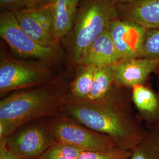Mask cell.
I'll return each instance as SVG.
<instances>
[{"instance_id":"cell-1","label":"cell","mask_w":159,"mask_h":159,"mask_svg":"<svg viewBox=\"0 0 159 159\" xmlns=\"http://www.w3.org/2000/svg\"><path fill=\"white\" fill-rule=\"evenodd\" d=\"M132 103L131 89L116 85L100 100L72 98L64 107L69 116L86 127L110 137L117 148L132 151L148 132L134 113Z\"/></svg>"},{"instance_id":"cell-18","label":"cell","mask_w":159,"mask_h":159,"mask_svg":"<svg viewBox=\"0 0 159 159\" xmlns=\"http://www.w3.org/2000/svg\"><path fill=\"white\" fill-rule=\"evenodd\" d=\"M82 150L61 143H56L37 159H77Z\"/></svg>"},{"instance_id":"cell-11","label":"cell","mask_w":159,"mask_h":159,"mask_svg":"<svg viewBox=\"0 0 159 159\" xmlns=\"http://www.w3.org/2000/svg\"><path fill=\"white\" fill-rule=\"evenodd\" d=\"M133 104L137 117L148 130L159 129V94L146 84L136 85L131 89Z\"/></svg>"},{"instance_id":"cell-7","label":"cell","mask_w":159,"mask_h":159,"mask_svg":"<svg viewBox=\"0 0 159 159\" xmlns=\"http://www.w3.org/2000/svg\"><path fill=\"white\" fill-rule=\"evenodd\" d=\"M23 30L35 42L41 46L55 48L51 8L48 4L35 8L18 9L12 11Z\"/></svg>"},{"instance_id":"cell-8","label":"cell","mask_w":159,"mask_h":159,"mask_svg":"<svg viewBox=\"0 0 159 159\" xmlns=\"http://www.w3.org/2000/svg\"><path fill=\"white\" fill-rule=\"evenodd\" d=\"M7 149L23 159H37L56 142L51 131L41 127H32L4 140Z\"/></svg>"},{"instance_id":"cell-3","label":"cell","mask_w":159,"mask_h":159,"mask_svg":"<svg viewBox=\"0 0 159 159\" xmlns=\"http://www.w3.org/2000/svg\"><path fill=\"white\" fill-rule=\"evenodd\" d=\"M119 18L117 4L113 0H89L77 11L73 30V57L79 64L93 41Z\"/></svg>"},{"instance_id":"cell-20","label":"cell","mask_w":159,"mask_h":159,"mask_svg":"<svg viewBox=\"0 0 159 159\" xmlns=\"http://www.w3.org/2000/svg\"><path fill=\"white\" fill-rule=\"evenodd\" d=\"M142 57L154 59L159 63V30H148L143 47Z\"/></svg>"},{"instance_id":"cell-6","label":"cell","mask_w":159,"mask_h":159,"mask_svg":"<svg viewBox=\"0 0 159 159\" xmlns=\"http://www.w3.org/2000/svg\"><path fill=\"white\" fill-rule=\"evenodd\" d=\"M48 78V71L39 66L14 60L2 61L0 66L1 94L42 85Z\"/></svg>"},{"instance_id":"cell-12","label":"cell","mask_w":159,"mask_h":159,"mask_svg":"<svg viewBox=\"0 0 159 159\" xmlns=\"http://www.w3.org/2000/svg\"><path fill=\"white\" fill-rule=\"evenodd\" d=\"M121 60L108 28L98 36L84 54L79 64L83 67H100Z\"/></svg>"},{"instance_id":"cell-15","label":"cell","mask_w":159,"mask_h":159,"mask_svg":"<svg viewBox=\"0 0 159 159\" xmlns=\"http://www.w3.org/2000/svg\"><path fill=\"white\" fill-rule=\"evenodd\" d=\"M115 85L111 65L97 67L91 92L85 100L94 101L103 98L108 95Z\"/></svg>"},{"instance_id":"cell-21","label":"cell","mask_w":159,"mask_h":159,"mask_svg":"<svg viewBox=\"0 0 159 159\" xmlns=\"http://www.w3.org/2000/svg\"><path fill=\"white\" fill-rule=\"evenodd\" d=\"M48 0H0L1 8H6L13 11L18 9L35 8L44 6Z\"/></svg>"},{"instance_id":"cell-24","label":"cell","mask_w":159,"mask_h":159,"mask_svg":"<svg viewBox=\"0 0 159 159\" xmlns=\"http://www.w3.org/2000/svg\"><path fill=\"white\" fill-rule=\"evenodd\" d=\"M157 86H158V93L159 94V78H158V80H157Z\"/></svg>"},{"instance_id":"cell-9","label":"cell","mask_w":159,"mask_h":159,"mask_svg":"<svg viewBox=\"0 0 159 159\" xmlns=\"http://www.w3.org/2000/svg\"><path fill=\"white\" fill-rule=\"evenodd\" d=\"M121 60L142 57L148 30L133 21L117 18L107 27Z\"/></svg>"},{"instance_id":"cell-19","label":"cell","mask_w":159,"mask_h":159,"mask_svg":"<svg viewBox=\"0 0 159 159\" xmlns=\"http://www.w3.org/2000/svg\"><path fill=\"white\" fill-rule=\"evenodd\" d=\"M132 151L116 148L106 151H83L77 159H130Z\"/></svg>"},{"instance_id":"cell-17","label":"cell","mask_w":159,"mask_h":159,"mask_svg":"<svg viewBox=\"0 0 159 159\" xmlns=\"http://www.w3.org/2000/svg\"><path fill=\"white\" fill-rule=\"evenodd\" d=\"M96 67H84L71 85L73 98L85 100L89 96L92 89Z\"/></svg>"},{"instance_id":"cell-16","label":"cell","mask_w":159,"mask_h":159,"mask_svg":"<svg viewBox=\"0 0 159 159\" xmlns=\"http://www.w3.org/2000/svg\"><path fill=\"white\" fill-rule=\"evenodd\" d=\"M130 159H159V129L148 130L142 141L132 150Z\"/></svg>"},{"instance_id":"cell-4","label":"cell","mask_w":159,"mask_h":159,"mask_svg":"<svg viewBox=\"0 0 159 159\" xmlns=\"http://www.w3.org/2000/svg\"><path fill=\"white\" fill-rule=\"evenodd\" d=\"M50 130L56 142L66 144L83 151H106L117 148L108 136L66 118L57 120Z\"/></svg>"},{"instance_id":"cell-2","label":"cell","mask_w":159,"mask_h":159,"mask_svg":"<svg viewBox=\"0 0 159 159\" xmlns=\"http://www.w3.org/2000/svg\"><path fill=\"white\" fill-rule=\"evenodd\" d=\"M68 100L64 85L57 84H44L6 97L0 102V136L7 138L29 121L54 114Z\"/></svg>"},{"instance_id":"cell-5","label":"cell","mask_w":159,"mask_h":159,"mask_svg":"<svg viewBox=\"0 0 159 159\" xmlns=\"http://www.w3.org/2000/svg\"><path fill=\"white\" fill-rule=\"evenodd\" d=\"M0 35L12 50L21 57L47 60L55 55L54 48L40 45L26 34L11 10L1 14Z\"/></svg>"},{"instance_id":"cell-14","label":"cell","mask_w":159,"mask_h":159,"mask_svg":"<svg viewBox=\"0 0 159 159\" xmlns=\"http://www.w3.org/2000/svg\"><path fill=\"white\" fill-rule=\"evenodd\" d=\"M80 0H48L51 8L54 37L57 41L66 36L71 30L77 12Z\"/></svg>"},{"instance_id":"cell-10","label":"cell","mask_w":159,"mask_h":159,"mask_svg":"<svg viewBox=\"0 0 159 159\" xmlns=\"http://www.w3.org/2000/svg\"><path fill=\"white\" fill-rule=\"evenodd\" d=\"M115 84L131 89L146 84L150 75L159 73V63L154 59L140 57L121 60L111 65Z\"/></svg>"},{"instance_id":"cell-13","label":"cell","mask_w":159,"mask_h":159,"mask_svg":"<svg viewBox=\"0 0 159 159\" xmlns=\"http://www.w3.org/2000/svg\"><path fill=\"white\" fill-rule=\"evenodd\" d=\"M119 18L137 23L147 30H159V0H143L117 4Z\"/></svg>"},{"instance_id":"cell-22","label":"cell","mask_w":159,"mask_h":159,"mask_svg":"<svg viewBox=\"0 0 159 159\" xmlns=\"http://www.w3.org/2000/svg\"><path fill=\"white\" fill-rule=\"evenodd\" d=\"M0 159H23L17 157L10 152L6 148L4 140L0 142Z\"/></svg>"},{"instance_id":"cell-23","label":"cell","mask_w":159,"mask_h":159,"mask_svg":"<svg viewBox=\"0 0 159 159\" xmlns=\"http://www.w3.org/2000/svg\"><path fill=\"white\" fill-rule=\"evenodd\" d=\"M116 4H125L129 3H133L138 1H141L143 0H113Z\"/></svg>"}]
</instances>
